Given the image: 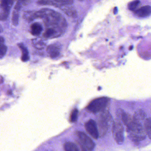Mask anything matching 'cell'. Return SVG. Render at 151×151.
<instances>
[{
  "mask_svg": "<svg viewBox=\"0 0 151 151\" xmlns=\"http://www.w3.org/2000/svg\"><path fill=\"white\" fill-rule=\"evenodd\" d=\"M64 148L65 151H79L76 145L70 141L66 142L64 144Z\"/></svg>",
  "mask_w": 151,
  "mask_h": 151,
  "instance_id": "cell-15",
  "label": "cell"
},
{
  "mask_svg": "<svg viewBox=\"0 0 151 151\" xmlns=\"http://www.w3.org/2000/svg\"><path fill=\"white\" fill-rule=\"evenodd\" d=\"M133 119L135 122L139 124H142L143 122L145 123L146 120V114L142 110H138L135 112L133 116Z\"/></svg>",
  "mask_w": 151,
  "mask_h": 151,
  "instance_id": "cell-9",
  "label": "cell"
},
{
  "mask_svg": "<svg viewBox=\"0 0 151 151\" xmlns=\"http://www.w3.org/2000/svg\"><path fill=\"white\" fill-rule=\"evenodd\" d=\"M121 117L124 124L126 126V127L129 125L134 121L133 116H132L129 114L124 112H122Z\"/></svg>",
  "mask_w": 151,
  "mask_h": 151,
  "instance_id": "cell-13",
  "label": "cell"
},
{
  "mask_svg": "<svg viewBox=\"0 0 151 151\" xmlns=\"http://www.w3.org/2000/svg\"><path fill=\"white\" fill-rule=\"evenodd\" d=\"M13 1H1V20L5 21L9 15L10 8L13 5Z\"/></svg>",
  "mask_w": 151,
  "mask_h": 151,
  "instance_id": "cell-6",
  "label": "cell"
},
{
  "mask_svg": "<svg viewBox=\"0 0 151 151\" xmlns=\"http://www.w3.org/2000/svg\"><path fill=\"white\" fill-rule=\"evenodd\" d=\"M145 130L147 136L151 139V118H147L144 123Z\"/></svg>",
  "mask_w": 151,
  "mask_h": 151,
  "instance_id": "cell-16",
  "label": "cell"
},
{
  "mask_svg": "<svg viewBox=\"0 0 151 151\" xmlns=\"http://www.w3.org/2000/svg\"><path fill=\"white\" fill-rule=\"evenodd\" d=\"M109 122V116L107 115H104L101 116L100 120L99 122V127L100 130V132L101 134H104L106 133V132L107 130L108 122Z\"/></svg>",
  "mask_w": 151,
  "mask_h": 151,
  "instance_id": "cell-10",
  "label": "cell"
},
{
  "mask_svg": "<svg viewBox=\"0 0 151 151\" xmlns=\"http://www.w3.org/2000/svg\"><path fill=\"white\" fill-rule=\"evenodd\" d=\"M7 47L4 44H1L0 45V57L2 58L6 55L7 52Z\"/></svg>",
  "mask_w": 151,
  "mask_h": 151,
  "instance_id": "cell-21",
  "label": "cell"
},
{
  "mask_svg": "<svg viewBox=\"0 0 151 151\" xmlns=\"http://www.w3.org/2000/svg\"><path fill=\"white\" fill-rule=\"evenodd\" d=\"M78 111L77 109H73L71 112L70 116V121L71 122H76L78 119Z\"/></svg>",
  "mask_w": 151,
  "mask_h": 151,
  "instance_id": "cell-19",
  "label": "cell"
},
{
  "mask_svg": "<svg viewBox=\"0 0 151 151\" xmlns=\"http://www.w3.org/2000/svg\"><path fill=\"white\" fill-rule=\"evenodd\" d=\"M134 14L139 17H148L151 14V6H145L135 10Z\"/></svg>",
  "mask_w": 151,
  "mask_h": 151,
  "instance_id": "cell-8",
  "label": "cell"
},
{
  "mask_svg": "<svg viewBox=\"0 0 151 151\" xmlns=\"http://www.w3.org/2000/svg\"><path fill=\"white\" fill-rule=\"evenodd\" d=\"M85 128L87 132L93 138L97 139L99 138V131L96 123L94 120L91 119L86 122L85 124Z\"/></svg>",
  "mask_w": 151,
  "mask_h": 151,
  "instance_id": "cell-5",
  "label": "cell"
},
{
  "mask_svg": "<svg viewBox=\"0 0 151 151\" xmlns=\"http://www.w3.org/2000/svg\"><path fill=\"white\" fill-rule=\"evenodd\" d=\"M60 47L56 44L49 45L47 48V52L50 55V57L52 58H55L58 57L60 54Z\"/></svg>",
  "mask_w": 151,
  "mask_h": 151,
  "instance_id": "cell-11",
  "label": "cell"
},
{
  "mask_svg": "<svg viewBox=\"0 0 151 151\" xmlns=\"http://www.w3.org/2000/svg\"><path fill=\"white\" fill-rule=\"evenodd\" d=\"M112 132L115 140L118 145H122L123 143L124 128L122 123L119 121L114 122L112 127Z\"/></svg>",
  "mask_w": 151,
  "mask_h": 151,
  "instance_id": "cell-3",
  "label": "cell"
},
{
  "mask_svg": "<svg viewBox=\"0 0 151 151\" xmlns=\"http://www.w3.org/2000/svg\"><path fill=\"white\" fill-rule=\"evenodd\" d=\"M32 34L34 36H38L43 30L42 25L39 23H34L31 26Z\"/></svg>",
  "mask_w": 151,
  "mask_h": 151,
  "instance_id": "cell-12",
  "label": "cell"
},
{
  "mask_svg": "<svg viewBox=\"0 0 151 151\" xmlns=\"http://www.w3.org/2000/svg\"><path fill=\"white\" fill-rule=\"evenodd\" d=\"M0 43L1 44H4V39L2 37H1V39H0Z\"/></svg>",
  "mask_w": 151,
  "mask_h": 151,
  "instance_id": "cell-22",
  "label": "cell"
},
{
  "mask_svg": "<svg viewBox=\"0 0 151 151\" xmlns=\"http://www.w3.org/2000/svg\"><path fill=\"white\" fill-rule=\"evenodd\" d=\"M139 3H140V1H132V2L129 3L128 5V8L131 11H134L139 5Z\"/></svg>",
  "mask_w": 151,
  "mask_h": 151,
  "instance_id": "cell-20",
  "label": "cell"
},
{
  "mask_svg": "<svg viewBox=\"0 0 151 151\" xmlns=\"http://www.w3.org/2000/svg\"><path fill=\"white\" fill-rule=\"evenodd\" d=\"M19 10L14 9L13 11V16H12V23L13 25L17 26L18 24L19 21Z\"/></svg>",
  "mask_w": 151,
  "mask_h": 151,
  "instance_id": "cell-17",
  "label": "cell"
},
{
  "mask_svg": "<svg viewBox=\"0 0 151 151\" xmlns=\"http://www.w3.org/2000/svg\"><path fill=\"white\" fill-rule=\"evenodd\" d=\"M127 132L129 138L134 143H139L145 139V131L142 124L137 123L134 121L127 126Z\"/></svg>",
  "mask_w": 151,
  "mask_h": 151,
  "instance_id": "cell-1",
  "label": "cell"
},
{
  "mask_svg": "<svg viewBox=\"0 0 151 151\" xmlns=\"http://www.w3.org/2000/svg\"><path fill=\"white\" fill-rule=\"evenodd\" d=\"M72 1H39L37 3L40 5H49V6H60L64 5H71L73 3Z\"/></svg>",
  "mask_w": 151,
  "mask_h": 151,
  "instance_id": "cell-7",
  "label": "cell"
},
{
  "mask_svg": "<svg viewBox=\"0 0 151 151\" xmlns=\"http://www.w3.org/2000/svg\"><path fill=\"white\" fill-rule=\"evenodd\" d=\"M110 99L107 97H101L94 99L86 107L88 111L97 113L104 110L109 103Z\"/></svg>",
  "mask_w": 151,
  "mask_h": 151,
  "instance_id": "cell-2",
  "label": "cell"
},
{
  "mask_svg": "<svg viewBox=\"0 0 151 151\" xmlns=\"http://www.w3.org/2000/svg\"><path fill=\"white\" fill-rule=\"evenodd\" d=\"M56 33V31L53 28H48L44 33V37L46 38H48L52 36H54Z\"/></svg>",
  "mask_w": 151,
  "mask_h": 151,
  "instance_id": "cell-18",
  "label": "cell"
},
{
  "mask_svg": "<svg viewBox=\"0 0 151 151\" xmlns=\"http://www.w3.org/2000/svg\"><path fill=\"white\" fill-rule=\"evenodd\" d=\"M76 134L83 144V147L88 151H92L95 147V145L91 139L83 132L77 131Z\"/></svg>",
  "mask_w": 151,
  "mask_h": 151,
  "instance_id": "cell-4",
  "label": "cell"
},
{
  "mask_svg": "<svg viewBox=\"0 0 151 151\" xmlns=\"http://www.w3.org/2000/svg\"><path fill=\"white\" fill-rule=\"evenodd\" d=\"M19 48L22 52V61L26 62L29 59V52L26 47L22 44L18 45Z\"/></svg>",
  "mask_w": 151,
  "mask_h": 151,
  "instance_id": "cell-14",
  "label": "cell"
}]
</instances>
